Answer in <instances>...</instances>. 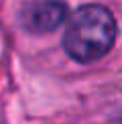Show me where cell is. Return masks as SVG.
<instances>
[{
	"label": "cell",
	"mask_w": 122,
	"mask_h": 124,
	"mask_svg": "<svg viewBox=\"0 0 122 124\" xmlns=\"http://www.w3.org/2000/svg\"><path fill=\"white\" fill-rule=\"evenodd\" d=\"M116 35L114 14L102 4H85L71 14L63 35V49L77 63H92L112 49Z\"/></svg>",
	"instance_id": "6da1fadb"
},
{
	"label": "cell",
	"mask_w": 122,
	"mask_h": 124,
	"mask_svg": "<svg viewBox=\"0 0 122 124\" xmlns=\"http://www.w3.org/2000/svg\"><path fill=\"white\" fill-rule=\"evenodd\" d=\"M18 18L29 33H51L67 20V4L61 0H33L20 8Z\"/></svg>",
	"instance_id": "7a4b0ae2"
},
{
	"label": "cell",
	"mask_w": 122,
	"mask_h": 124,
	"mask_svg": "<svg viewBox=\"0 0 122 124\" xmlns=\"http://www.w3.org/2000/svg\"><path fill=\"white\" fill-rule=\"evenodd\" d=\"M120 124H122V118H120Z\"/></svg>",
	"instance_id": "3957f363"
}]
</instances>
